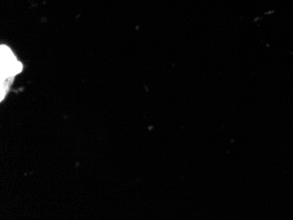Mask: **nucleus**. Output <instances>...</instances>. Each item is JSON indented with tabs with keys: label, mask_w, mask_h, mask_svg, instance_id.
Listing matches in <instances>:
<instances>
[{
	"label": "nucleus",
	"mask_w": 293,
	"mask_h": 220,
	"mask_svg": "<svg viewBox=\"0 0 293 220\" xmlns=\"http://www.w3.org/2000/svg\"><path fill=\"white\" fill-rule=\"evenodd\" d=\"M21 71V63H18L11 50L5 45L1 46V83L5 80V85L1 86V90L5 87L7 91L11 80Z\"/></svg>",
	"instance_id": "1"
}]
</instances>
